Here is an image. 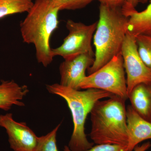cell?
I'll return each instance as SVG.
<instances>
[{
  "label": "cell",
  "instance_id": "6da1fadb",
  "mask_svg": "<svg viewBox=\"0 0 151 151\" xmlns=\"http://www.w3.org/2000/svg\"><path fill=\"white\" fill-rule=\"evenodd\" d=\"M59 9L47 0H35L21 23L20 32L25 43L34 45L38 62L47 67L53 60L50 40L58 27Z\"/></svg>",
  "mask_w": 151,
  "mask_h": 151
},
{
  "label": "cell",
  "instance_id": "7a4b0ae2",
  "mask_svg": "<svg viewBox=\"0 0 151 151\" xmlns=\"http://www.w3.org/2000/svg\"><path fill=\"white\" fill-rule=\"evenodd\" d=\"M128 19L129 17L122 12V8L100 4L99 21L94 35V62L87 69L88 75L97 71L121 53L127 32Z\"/></svg>",
  "mask_w": 151,
  "mask_h": 151
},
{
  "label": "cell",
  "instance_id": "3957f363",
  "mask_svg": "<svg viewBox=\"0 0 151 151\" xmlns=\"http://www.w3.org/2000/svg\"><path fill=\"white\" fill-rule=\"evenodd\" d=\"M126 100L113 95L107 100H98L90 114L91 139L97 145L127 146Z\"/></svg>",
  "mask_w": 151,
  "mask_h": 151
},
{
  "label": "cell",
  "instance_id": "277c9868",
  "mask_svg": "<svg viewBox=\"0 0 151 151\" xmlns=\"http://www.w3.org/2000/svg\"><path fill=\"white\" fill-rule=\"evenodd\" d=\"M46 88L50 93L64 99L71 112L73 130L68 144L69 150L71 151H86L91 148L94 144L88 140L85 133L87 116L97 101L109 98L113 94L96 89L80 91L59 84L47 85Z\"/></svg>",
  "mask_w": 151,
  "mask_h": 151
},
{
  "label": "cell",
  "instance_id": "5b68a950",
  "mask_svg": "<svg viewBox=\"0 0 151 151\" xmlns=\"http://www.w3.org/2000/svg\"><path fill=\"white\" fill-rule=\"evenodd\" d=\"M79 89H96L128 99L127 78L122 53L114 57L104 66L86 76Z\"/></svg>",
  "mask_w": 151,
  "mask_h": 151
},
{
  "label": "cell",
  "instance_id": "8992f818",
  "mask_svg": "<svg viewBox=\"0 0 151 151\" xmlns=\"http://www.w3.org/2000/svg\"><path fill=\"white\" fill-rule=\"evenodd\" d=\"M97 26V22L86 25L68 20L66 23L68 35L60 46L52 49V56H61L64 60H67L84 53L94 54L92 41Z\"/></svg>",
  "mask_w": 151,
  "mask_h": 151
},
{
  "label": "cell",
  "instance_id": "52a82bcc",
  "mask_svg": "<svg viewBox=\"0 0 151 151\" xmlns=\"http://www.w3.org/2000/svg\"><path fill=\"white\" fill-rule=\"evenodd\" d=\"M121 53L127 76L128 96L138 84L151 83V70L144 63L139 55L136 37L128 32Z\"/></svg>",
  "mask_w": 151,
  "mask_h": 151
},
{
  "label": "cell",
  "instance_id": "ba28073f",
  "mask_svg": "<svg viewBox=\"0 0 151 151\" xmlns=\"http://www.w3.org/2000/svg\"><path fill=\"white\" fill-rule=\"evenodd\" d=\"M0 127L5 129L14 151H35L38 137L25 123L16 122L12 113H7L0 115Z\"/></svg>",
  "mask_w": 151,
  "mask_h": 151
},
{
  "label": "cell",
  "instance_id": "9c48e42d",
  "mask_svg": "<svg viewBox=\"0 0 151 151\" xmlns=\"http://www.w3.org/2000/svg\"><path fill=\"white\" fill-rule=\"evenodd\" d=\"M94 54L84 53L64 60L59 66L60 85L80 90L79 84L86 76V71L94 62Z\"/></svg>",
  "mask_w": 151,
  "mask_h": 151
},
{
  "label": "cell",
  "instance_id": "30bf717a",
  "mask_svg": "<svg viewBox=\"0 0 151 151\" xmlns=\"http://www.w3.org/2000/svg\"><path fill=\"white\" fill-rule=\"evenodd\" d=\"M127 151H133L143 141L151 139V123L143 119L131 105L127 108Z\"/></svg>",
  "mask_w": 151,
  "mask_h": 151
},
{
  "label": "cell",
  "instance_id": "8fae6325",
  "mask_svg": "<svg viewBox=\"0 0 151 151\" xmlns=\"http://www.w3.org/2000/svg\"><path fill=\"white\" fill-rule=\"evenodd\" d=\"M28 92L26 85L20 86L14 80H2L0 84V109L7 111L14 105L24 106L21 100Z\"/></svg>",
  "mask_w": 151,
  "mask_h": 151
},
{
  "label": "cell",
  "instance_id": "7c38bea8",
  "mask_svg": "<svg viewBox=\"0 0 151 151\" xmlns=\"http://www.w3.org/2000/svg\"><path fill=\"white\" fill-rule=\"evenodd\" d=\"M131 106L143 119L151 123V83H141L128 95Z\"/></svg>",
  "mask_w": 151,
  "mask_h": 151
},
{
  "label": "cell",
  "instance_id": "4fadbf2b",
  "mask_svg": "<svg viewBox=\"0 0 151 151\" xmlns=\"http://www.w3.org/2000/svg\"><path fill=\"white\" fill-rule=\"evenodd\" d=\"M149 0H139V3H147ZM127 32L134 36L143 35L151 36V0L144 10L135 11L129 17Z\"/></svg>",
  "mask_w": 151,
  "mask_h": 151
},
{
  "label": "cell",
  "instance_id": "5bb4252c",
  "mask_svg": "<svg viewBox=\"0 0 151 151\" xmlns=\"http://www.w3.org/2000/svg\"><path fill=\"white\" fill-rule=\"evenodd\" d=\"M32 0H0V19L14 14L28 12Z\"/></svg>",
  "mask_w": 151,
  "mask_h": 151
},
{
  "label": "cell",
  "instance_id": "9a60e30c",
  "mask_svg": "<svg viewBox=\"0 0 151 151\" xmlns=\"http://www.w3.org/2000/svg\"><path fill=\"white\" fill-rule=\"evenodd\" d=\"M136 39L141 59L151 70V36L140 35L136 36Z\"/></svg>",
  "mask_w": 151,
  "mask_h": 151
},
{
  "label": "cell",
  "instance_id": "2e32d148",
  "mask_svg": "<svg viewBox=\"0 0 151 151\" xmlns=\"http://www.w3.org/2000/svg\"><path fill=\"white\" fill-rule=\"evenodd\" d=\"M60 124L47 134L38 137L34 151H59L56 144V136Z\"/></svg>",
  "mask_w": 151,
  "mask_h": 151
},
{
  "label": "cell",
  "instance_id": "e0dca14e",
  "mask_svg": "<svg viewBox=\"0 0 151 151\" xmlns=\"http://www.w3.org/2000/svg\"><path fill=\"white\" fill-rule=\"evenodd\" d=\"M60 11L74 10L85 7L94 0H47Z\"/></svg>",
  "mask_w": 151,
  "mask_h": 151
},
{
  "label": "cell",
  "instance_id": "ac0fdd59",
  "mask_svg": "<svg viewBox=\"0 0 151 151\" xmlns=\"http://www.w3.org/2000/svg\"><path fill=\"white\" fill-rule=\"evenodd\" d=\"M86 151H127V146L111 144H100Z\"/></svg>",
  "mask_w": 151,
  "mask_h": 151
},
{
  "label": "cell",
  "instance_id": "d6986e66",
  "mask_svg": "<svg viewBox=\"0 0 151 151\" xmlns=\"http://www.w3.org/2000/svg\"><path fill=\"white\" fill-rule=\"evenodd\" d=\"M139 3V0H126L122 8V12L128 17L130 14L137 11L136 7Z\"/></svg>",
  "mask_w": 151,
  "mask_h": 151
},
{
  "label": "cell",
  "instance_id": "ffe728a7",
  "mask_svg": "<svg viewBox=\"0 0 151 151\" xmlns=\"http://www.w3.org/2000/svg\"><path fill=\"white\" fill-rule=\"evenodd\" d=\"M101 4L113 8H122L126 0H98Z\"/></svg>",
  "mask_w": 151,
  "mask_h": 151
},
{
  "label": "cell",
  "instance_id": "44dd1931",
  "mask_svg": "<svg viewBox=\"0 0 151 151\" xmlns=\"http://www.w3.org/2000/svg\"><path fill=\"white\" fill-rule=\"evenodd\" d=\"M151 147V144L150 142L144 143L140 146H137L135 147L134 150V151H146Z\"/></svg>",
  "mask_w": 151,
  "mask_h": 151
},
{
  "label": "cell",
  "instance_id": "7402d4cb",
  "mask_svg": "<svg viewBox=\"0 0 151 151\" xmlns=\"http://www.w3.org/2000/svg\"><path fill=\"white\" fill-rule=\"evenodd\" d=\"M64 151H71L69 150V148L68 147H66V146H65V147H64Z\"/></svg>",
  "mask_w": 151,
  "mask_h": 151
}]
</instances>
